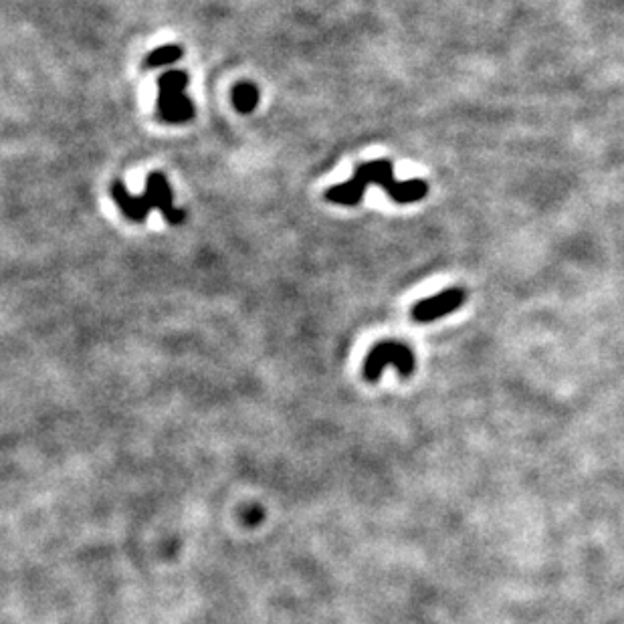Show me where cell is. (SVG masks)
I'll list each match as a JSON object with an SVG mask.
<instances>
[{"instance_id":"6da1fadb","label":"cell","mask_w":624,"mask_h":624,"mask_svg":"<svg viewBox=\"0 0 624 624\" xmlns=\"http://www.w3.org/2000/svg\"><path fill=\"white\" fill-rule=\"evenodd\" d=\"M110 192L114 200L118 202V206L122 208V213L134 223H144L154 208H158L170 225H182L184 221V211L174 206L172 188L168 184V178L162 172H152L148 176L146 190L142 196H132L128 188L124 186V182L120 180H116L110 186Z\"/></svg>"},{"instance_id":"7a4b0ae2","label":"cell","mask_w":624,"mask_h":624,"mask_svg":"<svg viewBox=\"0 0 624 624\" xmlns=\"http://www.w3.org/2000/svg\"><path fill=\"white\" fill-rule=\"evenodd\" d=\"M354 178L360 180L364 186L368 184H378L386 190V194L398 202V204H410V202H419L427 196L429 186L425 180L412 178L406 182H398L394 178V168L390 160H376V162H366L360 164L354 172Z\"/></svg>"},{"instance_id":"3957f363","label":"cell","mask_w":624,"mask_h":624,"mask_svg":"<svg viewBox=\"0 0 624 624\" xmlns=\"http://www.w3.org/2000/svg\"><path fill=\"white\" fill-rule=\"evenodd\" d=\"M188 75L168 71L158 79V118L166 124H184L194 118V103L184 95Z\"/></svg>"},{"instance_id":"277c9868","label":"cell","mask_w":624,"mask_h":624,"mask_svg":"<svg viewBox=\"0 0 624 624\" xmlns=\"http://www.w3.org/2000/svg\"><path fill=\"white\" fill-rule=\"evenodd\" d=\"M388 364H392L402 378H408L414 370V356H412L410 348H406L404 344L380 342L370 350V354L364 362L366 380L376 382Z\"/></svg>"},{"instance_id":"5b68a950","label":"cell","mask_w":624,"mask_h":624,"mask_svg":"<svg viewBox=\"0 0 624 624\" xmlns=\"http://www.w3.org/2000/svg\"><path fill=\"white\" fill-rule=\"evenodd\" d=\"M465 301V291L459 289V287H453V289H447L435 297H429V299H423L416 303L412 307V320L419 322V324H429V322H435L443 316H449L453 314V311H457Z\"/></svg>"},{"instance_id":"8992f818","label":"cell","mask_w":624,"mask_h":624,"mask_svg":"<svg viewBox=\"0 0 624 624\" xmlns=\"http://www.w3.org/2000/svg\"><path fill=\"white\" fill-rule=\"evenodd\" d=\"M366 188H368V186H364L360 180H356V178L352 176V180H348V182H344V184H338V186L328 188L326 198H328L330 202H336V204L356 206V204H360V200L364 198Z\"/></svg>"},{"instance_id":"52a82bcc","label":"cell","mask_w":624,"mask_h":624,"mask_svg":"<svg viewBox=\"0 0 624 624\" xmlns=\"http://www.w3.org/2000/svg\"><path fill=\"white\" fill-rule=\"evenodd\" d=\"M233 106L239 114H251L259 106V89L253 83H239L233 89Z\"/></svg>"},{"instance_id":"ba28073f","label":"cell","mask_w":624,"mask_h":624,"mask_svg":"<svg viewBox=\"0 0 624 624\" xmlns=\"http://www.w3.org/2000/svg\"><path fill=\"white\" fill-rule=\"evenodd\" d=\"M182 55H184V49L180 45H164L146 57V67H150V69L166 67V65L176 63Z\"/></svg>"}]
</instances>
